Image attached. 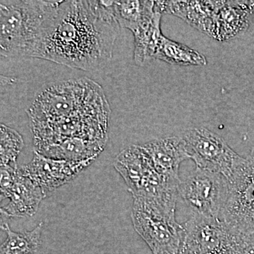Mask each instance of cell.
I'll return each instance as SVG.
<instances>
[{"label": "cell", "mask_w": 254, "mask_h": 254, "mask_svg": "<svg viewBox=\"0 0 254 254\" xmlns=\"http://www.w3.org/2000/svg\"><path fill=\"white\" fill-rule=\"evenodd\" d=\"M120 28L111 1H62L33 58L98 71L111 61Z\"/></svg>", "instance_id": "cell-1"}, {"label": "cell", "mask_w": 254, "mask_h": 254, "mask_svg": "<svg viewBox=\"0 0 254 254\" xmlns=\"http://www.w3.org/2000/svg\"><path fill=\"white\" fill-rule=\"evenodd\" d=\"M62 1L1 0L0 54L33 58Z\"/></svg>", "instance_id": "cell-2"}, {"label": "cell", "mask_w": 254, "mask_h": 254, "mask_svg": "<svg viewBox=\"0 0 254 254\" xmlns=\"http://www.w3.org/2000/svg\"><path fill=\"white\" fill-rule=\"evenodd\" d=\"M106 99L102 87L90 78L64 80L43 87L27 113L30 122L49 121L75 115Z\"/></svg>", "instance_id": "cell-3"}, {"label": "cell", "mask_w": 254, "mask_h": 254, "mask_svg": "<svg viewBox=\"0 0 254 254\" xmlns=\"http://www.w3.org/2000/svg\"><path fill=\"white\" fill-rule=\"evenodd\" d=\"M114 166L133 199L176 206L181 182L170 181L158 173L141 145H130L122 150Z\"/></svg>", "instance_id": "cell-4"}, {"label": "cell", "mask_w": 254, "mask_h": 254, "mask_svg": "<svg viewBox=\"0 0 254 254\" xmlns=\"http://www.w3.org/2000/svg\"><path fill=\"white\" fill-rule=\"evenodd\" d=\"M175 210L173 205L133 199V227L153 254L180 253L185 230L177 222Z\"/></svg>", "instance_id": "cell-5"}, {"label": "cell", "mask_w": 254, "mask_h": 254, "mask_svg": "<svg viewBox=\"0 0 254 254\" xmlns=\"http://www.w3.org/2000/svg\"><path fill=\"white\" fill-rule=\"evenodd\" d=\"M222 220L237 231L254 233V147L229 177Z\"/></svg>", "instance_id": "cell-6"}, {"label": "cell", "mask_w": 254, "mask_h": 254, "mask_svg": "<svg viewBox=\"0 0 254 254\" xmlns=\"http://www.w3.org/2000/svg\"><path fill=\"white\" fill-rule=\"evenodd\" d=\"M228 190L227 177L196 168L180 182L179 197L192 214L219 218Z\"/></svg>", "instance_id": "cell-7"}, {"label": "cell", "mask_w": 254, "mask_h": 254, "mask_svg": "<svg viewBox=\"0 0 254 254\" xmlns=\"http://www.w3.org/2000/svg\"><path fill=\"white\" fill-rule=\"evenodd\" d=\"M190 159L196 168L220 174L229 178L242 157L232 150L226 141L204 127H195L180 135Z\"/></svg>", "instance_id": "cell-8"}, {"label": "cell", "mask_w": 254, "mask_h": 254, "mask_svg": "<svg viewBox=\"0 0 254 254\" xmlns=\"http://www.w3.org/2000/svg\"><path fill=\"white\" fill-rule=\"evenodd\" d=\"M185 230L180 254H224L234 230L220 218L192 214L183 225Z\"/></svg>", "instance_id": "cell-9"}, {"label": "cell", "mask_w": 254, "mask_h": 254, "mask_svg": "<svg viewBox=\"0 0 254 254\" xmlns=\"http://www.w3.org/2000/svg\"><path fill=\"white\" fill-rule=\"evenodd\" d=\"M94 160L72 162L57 160L34 151L33 160L19 169L48 195L50 192L72 181Z\"/></svg>", "instance_id": "cell-10"}, {"label": "cell", "mask_w": 254, "mask_h": 254, "mask_svg": "<svg viewBox=\"0 0 254 254\" xmlns=\"http://www.w3.org/2000/svg\"><path fill=\"white\" fill-rule=\"evenodd\" d=\"M46 196L41 187L23 175L18 168L9 186L1 190V200H9L1 210L10 218H30L37 213Z\"/></svg>", "instance_id": "cell-11"}, {"label": "cell", "mask_w": 254, "mask_h": 254, "mask_svg": "<svg viewBox=\"0 0 254 254\" xmlns=\"http://www.w3.org/2000/svg\"><path fill=\"white\" fill-rule=\"evenodd\" d=\"M158 173L170 181L180 182L179 170L190 159L181 136L159 138L141 145Z\"/></svg>", "instance_id": "cell-12"}, {"label": "cell", "mask_w": 254, "mask_h": 254, "mask_svg": "<svg viewBox=\"0 0 254 254\" xmlns=\"http://www.w3.org/2000/svg\"><path fill=\"white\" fill-rule=\"evenodd\" d=\"M254 11V1H220L212 37L218 41H227L245 33L250 27Z\"/></svg>", "instance_id": "cell-13"}, {"label": "cell", "mask_w": 254, "mask_h": 254, "mask_svg": "<svg viewBox=\"0 0 254 254\" xmlns=\"http://www.w3.org/2000/svg\"><path fill=\"white\" fill-rule=\"evenodd\" d=\"M220 1H155L160 13H169L183 18L192 26L213 36L214 21Z\"/></svg>", "instance_id": "cell-14"}, {"label": "cell", "mask_w": 254, "mask_h": 254, "mask_svg": "<svg viewBox=\"0 0 254 254\" xmlns=\"http://www.w3.org/2000/svg\"><path fill=\"white\" fill-rule=\"evenodd\" d=\"M107 142L91 141L83 138H68L50 145L38 153L57 160L81 162L95 160L104 149Z\"/></svg>", "instance_id": "cell-15"}, {"label": "cell", "mask_w": 254, "mask_h": 254, "mask_svg": "<svg viewBox=\"0 0 254 254\" xmlns=\"http://www.w3.org/2000/svg\"><path fill=\"white\" fill-rule=\"evenodd\" d=\"M161 13L155 10L154 16L133 32L134 36L133 60L138 66H143L155 59L161 41Z\"/></svg>", "instance_id": "cell-16"}, {"label": "cell", "mask_w": 254, "mask_h": 254, "mask_svg": "<svg viewBox=\"0 0 254 254\" xmlns=\"http://www.w3.org/2000/svg\"><path fill=\"white\" fill-rule=\"evenodd\" d=\"M111 9L120 27L133 33L154 16L155 1H111Z\"/></svg>", "instance_id": "cell-17"}, {"label": "cell", "mask_w": 254, "mask_h": 254, "mask_svg": "<svg viewBox=\"0 0 254 254\" xmlns=\"http://www.w3.org/2000/svg\"><path fill=\"white\" fill-rule=\"evenodd\" d=\"M44 224L40 222L31 231L16 232L10 229L6 220H1V228L7 237L1 246L0 254H35L41 246Z\"/></svg>", "instance_id": "cell-18"}, {"label": "cell", "mask_w": 254, "mask_h": 254, "mask_svg": "<svg viewBox=\"0 0 254 254\" xmlns=\"http://www.w3.org/2000/svg\"><path fill=\"white\" fill-rule=\"evenodd\" d=\"M155 59L181 66H205L207 64L204 55L164 36L159 44Z\"/></svg>", "instance_id": "cell-19"}, {"label": "cell", "mask_w": 254, "mask_h": 254, "mask_svg": "<svg viewBox=\"0 0 254 254\" xmlns=\"http://www.w3.org/2000/svg\"><path fill=\"white\" fill-rule=\"evenodd\" d=\"M24 141L16 130L0 125V166L17 167L16 160L22 151Z\"/></svg>", "instance_id": "cell-20"}, {"label": "cell", "mask_w": 254, "mask_h": 254, "mask_svg": "<svg viewBox=\"0 0 254 254\" xmlns=\"http://www.w3.org/2000/svg\"><path fill=\"white\" fill-rule=\"evenodd\" d=\"M224 254H254V233L234 230L231 242Z\"/></svg>", "instance_id": "cell-21"}, {"label": "cell", "mask_w": 254, "mask_h": 254, "mask_svg": "<svg viewBox=\"0 0 254 254\" xmlns=\"http://www.w3.org/2000/svg\"></svg>", "instance_id": "cell-22"}]
</instances>
